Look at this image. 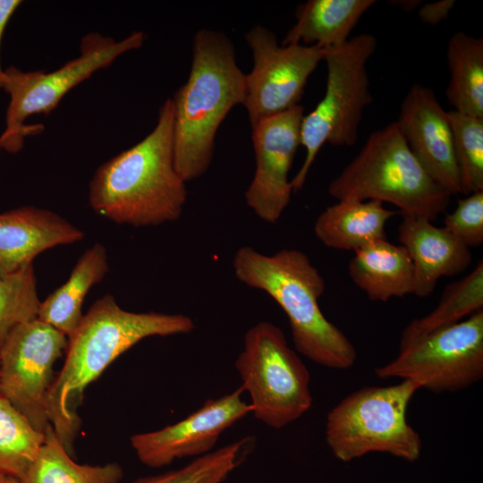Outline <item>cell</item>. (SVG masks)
Here are the masks:
<instances>
[{"mask_svg":"<svg viewBox=\"0 0 483 483\" xmlns=\"http://www.w3.org/2000/svg\"><path fill=\"white\" fill-rule=\"evenodd\" d=\"M194 327L183 314L128 311L111 294L97 300L68 338L64 366L47 396L50 425L66 451L72 454L80 426L78 408L90 383L144 338L185 335Z\"/></svg>","mask_w":483,"mask_h":483,"instance_id":"cell-1","label":"cell"},{"mask_svg":"<svg viewBox=\"0 0 483 483\" xmlns=\"http://www.w3.org/2000/svg\"><path fill=\"white\" fill-rule=\"evenodd\" d=\"M186 199V182L174 164V106L168 98L144 139L96 170L89 203L115 224L145 227L178 220Z\"/></svg>","mask_w":483,"mask_h":483,"instance_id":"cell-2","label":"cell"},{"mask_svg":"<svg viewBox=\"0 0 483 483\" xmlns=\"http://www.w3.org/2000/svg\"><path fill=\"white\" fill-rule=\"evenodd\" d=\"M245 96L246 74L230 39L215 30L197 31L188 80L172 98L174 164L185 182L208 169L216 131Z\"/></svg>","mask_w":483,"mask_h":483,"instance_id":"cell-3","label":"cell"},{"mask_svg":"<svg viewBox=\"0 0 483 483\" xmlns=\"http://www.w3.org/2000/svg\"><path fill=\"white\" fill-rule=\"evenodd\" d=\"M233 267L238 280L265 292L281 307L298 352L333 369L354 365L355 347L320 309L326 284L308 255L296 249L266 255L243 246L235 252Z\"/></svg>","mask_w":483,"mask_h":483,"instance_id":"cell-4","label":"cell"},{"mask_svg":"<svg viewBox=\"0 0 483 483\" xmlns=\"http://www.w3.org/2000/svg\"><path fill=\"white\" fill-rule=\"evenodd\" d=\"M327 191L337 200L390 203L402 217L431 222L445 211L452 196L418 162L396 122L370 133Z\"/></svg>","mask_w":483,"mask_h":483,"instance_id":"cell-5","label":"cell"},{"mask_svg":"<svg viewBox=\"0 0 483 483\" xmlns=\"http://www.w3.org/2000/svg\"><path fill=\"white\" fill-rule=\"evenodd\" d=\"M419 389L416 383L402 380L386 386H364L346 395L326 415L325 437L334 456L350 462L384 453L407 462L419 459L422 441L406 419Z\"/></svg>","mask_w":483,"mask_h":483,"instance_id":"cell-6","label":"cell"},{"mask_svg":"<svg viewBox=\"0 0 483 483\" xmlns=\"http://www.w3.org/2000/svg\"><path fill=\"white\" fill-rule=\"evenodd\" d=\"M376 47L373 35L360 33L341 46L324 49L326 91L301 121V145L305 148V158L291 181L293 192L303 187L325 143L349 147L357 141L363 112L372 101L367 64Z\"/></svg>","mask_w":483,"mask_h":483,"instance_id":"cell-7","label":"cell"},{"mask_svg":"<svg viewBox=\"0 0 483 483\" xmlns=\"http://www.w3.org/2000/svg\"><path fill=\"white\" fill-rule=\"evenodd\" d=\"M144 40L142 31H133L121 40L89 32L80 40V55L52 72H22L13 66L4 69L1 89L10 100L5 129L0 136L2 149L13 154L20 151L24 139L40 131L38 125L25 124L30 116L49 114L73 88L122 55L140 48Z\"/></svg>","mask_w":483,"mask_h":483,"instance_id":"cell-8","label":"cell"},{"mask_svg":"<svg viewBox=\"0 0 483 483\" xmlns=\"http://www.w3.org/2000/svg\"><path fill=\"white\" fill-rule=\"evenodd\" d=\"M234 366L251 413L267 426L281 429L310 409L309 372L275 324L260 321L246 332Z\"/></svg>","mask_w":483,"mask_h":483,"instance_id":"cell-9","label":"cell"},{"mask_svg":"<svg viewBox=\"0 0 483 483\" xmlns=\"http://www.w3.org/2000/svg\"><path fill=\"white\" fill-rule=\"evenodd\" d=\"M380 379L411 380L436 394L454 393L483 378V309L405 345L375 369Z\"/></svg>","mask_w":483,"mask_h":483,"instance_id":"cell-10","label":"cell"},{"mask_svg":"<svg viewBox=\"0 0 483 483\" xmlns=\"http://www.w3.org/2000/svg\"><path fill=\"white\" fill-rule=\"evenodd\" d=\"M67 343L65 335L36 318L15 326L0 348V394L42 433L50 425L47 396L53 368Z\"/></svg>","mask_w":483,"mask_h":483,"instance_id":"cell-11","label":"cell"},{"mask_svg":"<svg viewBox=\"0 0 483 483\" xmlns=\"http://www.w3.org/2000/svg\"><path fill=\"white\" fill-rule=\"evenodd\" d=\"M252 51L253 67L246 74L245 106L251 127L283 113L301 99L309 75L324 60V49L302 44L279 45L263 26L245 35Z\"/></svg>","mask_w":483,"mask_h":483,"instance_id":"cell-12","label":"cell"},{"mask_svg":"<svg viewBox=\"0 0 483 483\" xmlns=\"http://www.w3.org/2000/svg\"><path fill=\"white\" fill-rule=\"evenodd\" d=\"M303 115L302 106L297 105L251 127L256 167L245 200L267 223L278 221L290 203L289 171L301 145Z\"/></svg>","mask_w":483,"mask_h":483,"instance_id":"cell-13","label":"cell"},{"mask_svg":"<svg viewBox=\"0 0 483 483\" xmlns=\"http://www.w3.org/2000/svg\"><path fill=\"white\" fill-rule=\"evenodd\" d=\"M242 386L216 399H208L186 418L158 430L135 434L131 445L141 463L161 468L176 459L199 457L212 452L221 435L251 413Z\"/></svg>","mask_w":483,"mask_h":483,"instance_id":"cell-14","label":"cell"},{"mask_svg":"<svg viewBox=\"0 0 483 483\" xmlns=\"http://www.w3.org/2000/svg\"><path fill=\"white\" fill-rule=\"evenodd\" d=\"M395 122L411 153L430 177L451 195L462 193L448 112L433 90L413 84Z\"/></svg>","mask_w":483,"mask_h":483,"instance_id":"cell-15","label":"cell"},{"mask_svg":"<svg viewBox=\"0 0 483 483\" xmlns=\"http://www.w3.org/2000/svg\"><path fill=\"white\" fill-rule=\"evenodd\" d=\"M84 236L82 230L48 209L22 206L0 213V275L31 265L40 253Z\"/></svg>","mask_w":483,"mask_h":483,"instance_id":"cell-16","label":"cell"},{"mask_svg":"<svg viewBox=\"0 0 483 483\" xmlns=\"http://www.w3.org/2000/svg\"><path fill=\"white\" fill-rule=\"evenodd\" d=\"M398 239L411 259L418 297L430 295L440 278L461 274L471 263L470 248L428 219L402 217Z\"/></svg>","mask_w":483,"mask_h":483,"instance_id":"cell-17","label":"cell"},{"mask_svg":"<svg viewBox=\"0 0 483 483\" xmlns=\"http://www.w3.org/2000/svg\"><path fill=\"white\" fill-rule=\"evenodd\" d=\"M353 252L349 275L369 300L386 302L413 294V267L403 246L382 239Z\"/></svg>","mask_w":483,"mask_h":483,"instance_id":"cell-18","label":"cell"},{"mask_svg":"<svg viewBox=\"0 0 483 483\" xmlns=\"http://www.w3.org/2000/svg\"><path fill=\"white\" fill-rule=\"evenodd\" d=\"M317 217L314 233L326 247L355 251L386 239L387 221L397 214L377 200H337Z\"/></svg>","mask_w":483,"mask_h":483,"instance_id":"cell-19","label":"cell"},{"mask_svg":"<svg viewBox=\"0 0 483 483\" xmlns=\"http://www.w3.org/2000/svg\"><path fill=\"white\" fill-rule=\"evenodd\" d=\"M375 0H308L295 12L296 21L281 45L301 44L322 49L345 43Z\"/></svg>","mask_w":483,"mask_h":483,"instance_id":"cell-20","label":"cell"},{"mask_svg":"<svg viewBox=\"0 0 483 483\" xmlns=\"http://www.w3.org/2000/svg\"><path fill=\"white\" fill-rule=\"evenodd\" d=\"M106 249L95 243L77 260L68 280L40 302L38 319L55 327L69 338L84 316L82 305L89 290L99 284L108 271Z\"/></svg>","mask_w":483,"mask_h":483,"instance_id":"cell-21","label":"cell"},{"mask_svg":"<svg viewBox=\"0 0 483 483\" xmlns=\"http://www.w3.org/2000/svg\"><path fill=\"white\" fill-rule=\"evenodd\" d=\"M446 97L453 110L483 118V38L455 32L448 41Z\"/></svg>","mask_w":483,"mask_h":483,"instance_id":"cell-22","label":"cell"},{"mask_svg":"<svg viewBox=\"0 0 483 483\" xmlns=\"http://www.w3.org/2000/svg\"><path fill=\"white\" fill-rule=\"evenodd\" d=\"M483 309V262L479 260L464 277L448 284L436 307L403 329L399 346L437 329L454 325Z\"/></svg>","mask_w":483,"mask_h":483,"instance_id":"cell-23","label":"cell"},{"mask_svg":"<svg viewBox=\"0 0 483 483\" xmlns=\"http://www.w3.org/2000/svg\"><path fill=\"white\" fill-rule=\"evenodd\" d=\"M123 475L116 462L102 465L75 462L57 437L51 425L23 483H119Z\"/></svg>","mask_w":483,"mask_h":483,"instance_id":"cell-24","label":"cell"},{"mask_svg":"<svg viewBox=\"0 0 483 483\" xmlns=\"http://www.w3.org/2000/svg\"><path fill=\"white\" fill-rule=\"evenodd\" d=\"M44 440L45 433L0 394V474L22 480Z\"/></svg>","mask_w":483,"mask_h":483,"instance_id":"cell-25","label":"cell"},{"mask_svg":"<svg viewBox=\"0 0 483 483\" xmlns=\"http://www.w3.org/2000/svg\"><path fill=\"white\" fill-rule=\"evenodd\" d=\"M462 193L483 191V118L448 111Z\"/></svg>","mask_w":483,"mask_h":483,"instance_id":"cell-26","label":"cell"},{"mask_svg":"<svg viewBox=\"0 0 483 483\" xmlns=\"http://www.w3.org/2000/svg\"><path fill=\"white\" fill-rule=\"evenodd\" d=\"M40 302L33 264L0 275V348L15 326L38 318Z\"/></svg>","mask_w":483,"mask_h":483,"instance_id":"cell-27","label":"cell"},{"mask_svg":"<svg viewBox=\"0 0 483 483\" xmlns=\"http://www.w3.org/2000/svg\"><path fill=\"white\" fill-rule=\"evenodd\" d=\"M245 441L239 440L194 458L185 466L139 479L131 483H222L243 457Z\"/></svg>","mask_w":483,"mask_h":483,"instance_id":"cell-28","label":"cell"},{"mask_svg":"<svg viewBox=\"0 0 483 483\" xmlns=\"http://www.w3.org/2000/svg\"><path fill=\"white\" fill-rule=\"evenodd\" d=\"M468 248L483 243V191L457 200L452 213L446 214L444 225Z\"/></svg>","mask_w":483,"mask_h":483,"instance_id":"cell-29","label":"cell"},{"mask_svg":"<svg viewBox=\"0 0 483 483\" xmlns=\"http://www.w3.org/2000/svg\"><path fill=\"white\" fill-rule=\"evenodd\" d=\"M454 4L453 0H440L425 4L419 11V17L425 24L436 25L448 18Z\"/></svg>","mask_w":483,"mask_h":483,"instance_id":"cell-30","label":"cell"},{"mask_svg":"<svg viewBox=\"0 0 483 483\" xmlns=\"http://www.w3.org/2000/svg\"><path fill=\"white\" fill-rule=\"evenodd\" d=\"M21 3L20 0H0V89L2 87V78L4 71L1 64L2 40L9 21Z\"/></svg>","mask_w":483,"mask_h":483,"instance_id":"cell-31","label":"cell"},{"mask_svg":"<svg viewBox=\"0 0 483 483\" xmlns=\"http://www.w3.org/2000/svg\"><path fill=\"white\" fill-rule=\"evenodd\" d=\"M0 483H23V482L15 477L0 474Z\"/></svg>","mask_w":483,"mask_h":483,"instance_id":"cell-32","label":"cell"},{"mask_svg":"<svg viewBox=\"0 0 483 483\" xmlns=\"http://www.w3.org/2000/svg\"><path fill=\"white\" fill-rule=\"evenodd\" d=\"M1 150H2V148H1V145H0V152H1Z\"/></svg>","mask_w":483,"mask_h":483,"instance_id":"cell-33","label":"cell"}]
</instances>
